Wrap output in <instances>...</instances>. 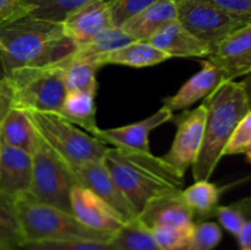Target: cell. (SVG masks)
Here are the masks:
<instances>
[{"instance_id": "5b68a950", "label": "cell", "mask_w": 251, "mask_h": 250, "mask_svg": "<svg viewBox=\"0 0 251 250\" xmlns=\"http://www.w3.org/2000/svg\"><path fill=\"white\" fill-rule=\"evenodd\" d=\"M6 80L12 107L26 110L59 113L68 93L63 70L55 64L15 69Z\"/></svg>"}, {"instance_id": "74e56055", "label": "cell", "mask_w": 251, "mask_h": 250, "mask_svg": "<svg viewBox=\"0 0 251 250\" xmlns=\"http://www.w3.org/2000/svg\"><path fill=\"white\" fill-rule=\"evenodd\" d=\"M239 250H251V221H247L237 235Z\"/></svg>"}, {"instance_id": "7a4b0ae2", "label": "cell", "mask_w": 251, "mask_h": 250, "mask_svg": "<svg viewBox=\"0 0 251 250\" xmlns=\"http://www.w3.org/2000/svg\"><path fill=\"white\" fill-rule=\"evenodd\" d=\"M102 162L137 215L152 199L184 189L185 179L151 151L108 146Z\"/></svg>"}, {"instance_id": "ab89813d", "label": "cell", "mask_w": 251, "mask_h": 250, "mask_svg": "<svg viewBox=\"0 0 251 250\" xmlns=\"http://www.w3.org/2000/svg\"><path fill=\"white\" fill-rule=\"evenodd\" d=\"M243 205L247 207V211L249 212V215H251V196H249V198H245L243 199Z\"/></svg>"}, {"instance_id": "30bf717a", "label": "cell", "mask_w": 251, "mask_h": 250, "mask_svg": "<svg viewBox=\"0 0 251 250\" xmlns=\"http://www.w3.org/2000/svg\"><path fill=\"white\" fill-rule=\"evenodd\" d=\"M70 168L75 175L77 185L83 186L102 198L122 215L126 223L136 220L137 213L135 212L102 161L85 162L76 166H70Z\"/></svg>"}, {"instance_id": "f546056e", "label": "cell", "mask_w": 251, "mask_h": 250, "mask_svg": "<svg viewBox=\"0 0 251 250\" xmlns=\"http://www.w3.org/2000/svg\"><path fill=\"white\" fill-rule=\"evenodd\" d=\"M21 250H115L113 240H39L26 242Z\"/></svg>"}, {"instance_id": "277c9868", "label": "cell", "mask_w": 251, "mask_h": 250, "mask_svg": "<svg viewBox=\"0 0 251 250\" xmlns=\"http://www.w3.org/2000/svg\"><path fill=\"white\" fill-rule=\"evenodd\" d=\"M15 207L26 242H39V240L110 242L114 238V235L86 227L73 213L34 201L28 194L16 199Z\"/></svg>"}, {"instance_id": "4316f807", "label": "cell", "mask_w": 251, "mask_h": 250, "mask_svg": "<svg viewBox=\"0 0 251 250\" xmlns=\"http://www.w3.org/2000/svg\"><path fill=\"white\" fill-rule=\"evenodd\" d=\"M115 250H162L151 232L137 220L127 222L113 238Z\"/></svg>"}, {"instance_id": "3957f363", "label": "cell", "mask_w": 251, "mask_h": 250, "mask_svg": "<svg viewBox=\"0 0 251 250\" xmlns=\"http://www.w3.org/2000/svg\"><path fill=\"white\" fill-rule=\"evenodd\" d=\"M205 130L200 153L193 164L195 180H210L240 120L250 110L244 82L227 80L203 100Z\"/></svg>"}, {"instance_id": "8d00e7d4", "label": "cell", "mask_w": 251, "mask_h": 250, "mask_svg": "<svg viewBox=\"0 0 251 250\" xmlns=\"http://www.w3.org/2000/svg\"><path fill=\"white\" fill-rule=\"evenodd\" d=\"M12 107V95L6 78L0 81V124L10 108Z\"/></svg>"}, {"instance_id": "cb8c5ba5", "label": "cell", "mask_w": 251, "mask_h": 250, "mask_svg": "<svg viewBox=\"0 0 251 250\" xmlns=\"http://www.w3.org/2000/svg\"><path fill=\"white\" fill-rule=\"evenodd\" d=\"M186 205L194 215V220L199 222L215 215L218 207L222 189L210 180H195L193 185L181 191Z\"/></svg>"}, {"instance_id": "1f68e13d", "label": "cell", "mask_w": 251, "mask_h": 250, "mask_svg": "<svg viewBox=\"0 0 251 250\" xmlns=\"http://www.w3.org/2000/svg\"><path fill=\"white\" fill-rule=\"evenodd\" d=\"M222 229L220 225L210 221L195 223L191 250H215L222 240Z\"/></svg>"}, {"instance_id": "83f0119b", "label": "cell", "mask_w": 251, "mask_h": 250, "mask_svg": "<svg viewBox=\"0 0 251 250\" xmlns=\"http://www.w3.org/2000/svg\"><path fill=\"white\" fill-rule=\"evenodd\" d=\"M194 230L195 222L156 227L150 232L162 250H191Z\"/></svg>"}, {"instance_id": "ac0fdd59", "label": "cell", "mask_w": 251, "mask_h": 250, "mask_svg": "<svg viewBox=\"0 0 251 250\" xmlns=\"http://www.w3.org/2000/svg\"><path fill=\"white\" fill-rule=\"evenodd\" d=\"M181 191H173L152 199L137 215L136 220L149 230L163 225L195 222L193 212L186 205Z\"/></svg>"}, {"instance_id": "f6af8a7d", "label": "cell", "mask_w": 251, "mask_h": 250, "mask_svg": "<svg viewBox=\"0 0 251 250\" xmlns=\"http://www.w3.org/2000/svg\"><path fill=\"white\" fill-rule=\"evenodd\" d=\"M0 147H1V140H0Z\"/></svg>"}, {"instance_id": "f35d334b", "label": "cell", "mask_w": 251, "mask_h": 250, "mask_svg": "<svg viewBox=\"0 0 251 250\" xmlns=\"http://www.w3.org/2000/svg\"><path fill=\"white\" fill-rule=\"evenodd\" d=\"M245 88H247L248 93V100H249V108L251 110V80L250 81H244Z\"/></svg>"}, {"instance_id": "ffe728a7", "label": "cell", "mask_w": 251, "mask_h": 250, "mask_svg": "<svg viewBox=\"0 0 251 250\" xmlns=\"http://www.w3.org/2000/svg\"><path fill=\"white\" fill-rule=\"evenodd\" d=\"M1 144L33 153L37 146L38 132L26 109L11 107L0 124Z\"/></svg>"}, {"instance_id": "6da1fadb", "label": "cell", "mask_w": 251, "mask_h": 250, "mask_svg": "<svg viewBox=\"0 0 251 250\" xmlns=\"http://www.w3.org/2000/svg\"><path fill=\"white\" fill-rule=\"evenodd\" d=\"M60 22L32 15L0 22V58L6 76L15 69L59 63L75 51Z\"/></svg>"}, {"instance_id": "d6a6232c", "label": "cell", "mask_w": 251, "mask_h": 250, "mask_svg": "<svg viewBox=\"0 0 251 250\" xmlns=\"http://www.w3.org/2000/svg\"><path fill=\"white\" fill-rule=\"evenodd\" d=\"M251 144V110L244 115L230 136L223 156L245 153Z\"/></svg>"}, {"instance_id": "d4e9b609", "label": "cell", "mask_w": 251, "mask_h": 250, "mask_svg": "<svg viewBox=\"0 0 251 250\" xmlns=\"http://www.w3.org/2000/svg\"><path fill=\"white\" fill-rule=\"evenodd\" d=\"M135 42L130 34H127L120 27H109L100 32L98 36H96L92 41L82 46L76 47L75 51L71 55L80 59H88L100 64V59L105 56L107 54L127 46V44Z\"/></svg>"}, {"instance_id": "836d02e7", "label": "cell", "mask_w": 251, "mask_h": 250, "mask_svg": "<svg viewBox=\"0 0 251 250\" xmlns=\"http://www.w3.org/2000/svg\"><path fill=\"white\" fill-rule=\"evenodd\" d=\"M213 216H216L221 225L233 235H237L247 222V213L237 202L228 206H218Z\"/></svg>"}, {"instance_id": "60d3db41", "label": "cell", "mask_w": 251, "mask_h": 250, "mask_svg": "<svg viewBox=\"0 0 251 250\" xmlns=\"http://www.w3.org/2000/svg\"><path fill=\"white\" fill-rule=\"evenodd\" d=\"M4 78H6V71H5L4 63H2L1 58H0V81H2Z\"/></svg>"}, {"instance_id": "b9f144b4", "label": "cell", "mask_w": 251, "mask_h": 250, "mask_svg": "<svg viewBox=\"0 0 251 250\" xmlns=\"http://www.w3.org/2000/svg\"><path fill=\"white\" fill-rule=\"evenodd\" d=\"M245 156H247V159L251 163V144H250V146L248 147L247 151H245Z\"/></svg>"}, {"instance_id": "484cf974", "label": "cell", "mask_w": 251, "mask_h": 250, "mask_svg": "<svg viewBox=\"0 0 251 250\" xmlns=\"http://www.w3.org/2000/svg\"><path fill=\"white\" fill-rule=\"evenodd\" d=\"M25 243L15 201L0 191V248L21 249Z\"/></svg>"}, {"instance_id": "4fadbf2b", "label": "cell", "mask_w": 251, "mask_h": 250, "mask_svg": "<svg viewBox=\"0 0 251 250\" xmlns=\"http://www.w3.org/2000/svg\"><path fill=\"white\" fill-rule=\"evenodd\" d=\"M208 59L220 66L226 80L251 74V21L223 39Z\"/></svg>"}, {"instance_id": "44dd1931", "label": "cell", "mask_w": 251, "mask_h": 250, "mask_svg": "<svg viewBox=\"0 0 251 250\" xmlns=\"http://www.w3.org/2000/svg\"><path fill=\"white\" fill-rule=\"evenodd\" d=\"M169 58L166 53L157 49L149 42L135 41L127 46L122 47L112 53L107 54L100 59V65H123L130 68H150V66L158 65Z\"/></svg>"}, {"instance_id": "7c38bea8", "label": "cell", "mask_w": 251, "mask_h": 250, "mask_svg": "<svg viewBox=\"0 0 251 250\" xmlns=\"http://www.w3.org/2000/svg\"><path fill=\"white\" fill-rule=\"evenodd\" d=\"M173 113L162 105L156 113L146 119L132 124L124 125L112 129H98L93 136L97 137L103 144L113 145V147L137 150V151H150V134L167 122H171Z\"/></svg>"}, {"instance_id": "d6986e66", "label": "cell", "mask_w": 251, "mask_h": 250, "mask_svg": "<svg viewBox=\"0 0 251 250\" xmlns=\"http://www.w3.org/2000/svg\"><path fill=\"white\" fill-rule=\"evenodd\" d=\"M178 17V5L173 0H158L127 20L120 28L135 41L147 42L158 29Z\"/></svg>"}, {"instance_id": "9c48e42d", "label": "cell", "mask_w": 251, "mask_h": 250, "mask_svg": "<svg viewBox=\"0 0 251 250\" xmlns=\"http://www.w3.org/2000/svg\"><path fill=\"white\" fill-rule=\"evenodd\" d=\"M205 119L206 107L203 103L194 109H185L184 113L172 118L176 124V132L171 149L162 158L183 178L200 153Z\"/></svg>"}, {"instance_id": "8992f818", "label": "cell", "mask_w": 251, "mask_h": 250, "mask_svg": "<svg viewBox=\"0 0 251 250\" xmlns=\"http://www.w3.org/2000/svg\"><path fill=\"white\" fill-rule=\"evenodd\" d=\"M42 139L69 164L102 161L108 146L54 112L27 110Z\"/></svg>"}, {"instance_id": "e575fe53", "label": "cell", "mask_w": 251, "mask_h": 250, "mask_svg": "<svg viewBox=\"0 0 251 250\" xmlns=\"http://www.w3.org/2000/svg\"><path fill=\"white\" fill-rule=\"evenodd\" d=\"M227 14L243 20L251 21V0H206Z\"/></svg>"}, {"instance_id": "7bdbcfd3", "label": "cell", "mask_w": 251, "mask_h": 250, "mask_svg": "<svg viewBox=\"0 0 251 250\" xmlns=\"http://www.w3.org/2000/svg\"><path fill=\"white\" fill-rule=\"evenodd\" d=\"M0 250H21V249H4V248H0Z\"/></svg>"}, {"instance_id": "f1b7e54d", "label": "cell", "mask_w": 251, "mask_h": 250, "mask_svg": "<svg viewBox=\"0 0 251 250\" xmlns=\"http://www.w3.org/2000/svg\"><path fill=\"white\" fill-rule=\"evenodd\" d=\"M25 1L31 9L29 15L33 17L61 24L71 12L91 0H25Z\"/></svg>"}, {"instance_id": "603a6c76", "label": "cell", "mask_w": 251, "mask_h": 250, "mask_svg": "<svg viewBox=\"0 0 251 250\" xmlns=\"http://www.w3.org/2000/svg\"><path fill=\"white\" fill-rule=\"evenodd\" d=\"M55 65L63 70L68 91H86L97 95V71L102 68L100 64L88 59L75 58L70 54Z\"/></svg>"}, {"instance_id": "52a82bcc", "label": "cell", "mask_w": 251, "mask_h": 250, "mask_svg": "<svg viewBox=\"0 0 251 250\" xmlns=\"http://www.w3.org/2000/svg\"><path fill=\"white\" fill-rule=\"evenodd\" d=\"M33 171L28 195L34 201L71 212L70 194L77 185L70 166L38 134L32 153Z\"/></svg>"}, {"instance_id": "8fae6325", "label": "cell", "mask_w": 251, "mask_h": 250, "mask_svg": "<svg viewBox=\"0 0 251 250\" xmlns=\"http://www.w3.org/2000/svg\"><path fill=\"white\" fill-rule=\"evenodd\" d=\"M70 203L73 215L91 229L115 235L126 225L115 208L81 185H75L71 190Z\"/></svg>"}, {"instance_id": "ba28073f", "label": "cell", "mask_w": 251, "mask_h": 250, "mask_svg": "<svg viewBox=\"0 0 251 250\" xmlns=\"http://www.w3.org/2000/svg\"><path fill=\"white\" fill-rule=\"evenodd\" d=\"M176 5L178 21L193 36L207 44L212 53L223 39L248 24L206 0H183Z\"/></svg>"}, {"instance_id": "e0dca14e", "label": "cell", "mask_w": 251, "mask_h": 250, "mask_svg": "<svg viewBox=\"0 0 251 250\" xmlns=\"http://www.w3.org/2000/svg\"><path fill=\"white\" fill-rule=\"evenodd\" d=\"M147 42L169 58H208L212 54V49L193 36L178 19L164 25Z\"/></svg>"}, {"instance_id": "9a60e30c", "label": "cell", "mask_w": 251, "mask_h": 250, "mask_svg": "<svg viewBox=\"0 0 251 250\" xmlns=\"http://www.w3.org/2000/svg\"><path fill=\"white\" fill-rule=\"evenodd\" d=\"M32 154L1 144L0 147V191L12 200L29 194L32 185Z\"/></svg>"}, {"instance_id": "7402d4cb", "label": "cell", "mask_w": 251, "mask_h": 250, "mask_svg": "<svg viewBox=\"0 0 251 250\" xmlns=\"http://www.w3.org/2000/svg\"><path fill=\"white\" fill-rule=\"evenodd\" d=\"M96 95L86 91H68L59 114L73 123L86 129L88 134L95 135L98 131L97 107H96Z\"/></svg>"}, {"instance_id": "2e32d148", "label": "cell", "mask_w": 251, "mask_h": 250, "mask_svg": "<svg viewBox=\"0 0 251 250\" xmlns=\"http://www.w3.org/2000/svg\"><path fill=\"white\" fill-rule=\"evenodd\" d=\"M223 71L210 59L202 61V68L194 74L173 96L164 98L163 105L172 113L185 110L201 100L210 96L218 86L225 82Z\"/></svg>"}, {"instance_id": "d590c367", "label": "cell", "mask_w": 251, "mask_h": 250, "mask_svg": "<svg viewBox=\"0 0 251 250\" xmlns=\"http://www.w3.org/2000/svg\"><path fill=\"white\" fill-rule=\"evenodd\" d=\"M31 9L25 0H0V22L29 15Z\"/></svg>"}, {"instance_id": "4dcf8cb0", "label": "cell", "mask_w": 251, "mask_h": 250, "mask_svg": "<svg viewBox=\"0 0 251 250\" xmlns=\"http://www.w3.org/2000/svg\"><path fill=\"white\" fill-rule=\"evenodd\" d=\"M156 1L158 0H109L108 10L113 26L122 27L127 20L144 11Z\"/></svg>"}, {"instance_id": "5bb4252c", "label": "cell", "mask_w": 251, "mask_h": 250, "mask_svg": "<svg viewBox=\"0 0 251 250\" xmlns=\"http://www.w3.org/2000/svg\"><path fill=\"white\" fill-rule=\"evenodd\" d=\"M61 26L64 34L76 47L88 43L104 29L114 27L105 0H91L77 7L61 22Z\"/></svg>"}, {"instance_id": "ee69618b", "label": "cell", "mask_w": 251, "mask_h": 250, "mask_svg": "<svg viewBox=\"0 0 251 250\" xmlns=\"http://www.w3.org/2000/svg\"><path fill=\"white\" fill-rule=\"evenodd\" d=\"M173 1H176V4H179V2H181V1H183V0H173Z\"/></svg>"}]
</instances>
